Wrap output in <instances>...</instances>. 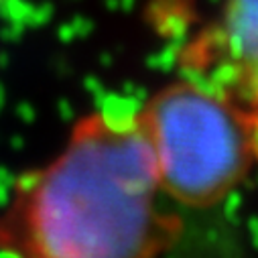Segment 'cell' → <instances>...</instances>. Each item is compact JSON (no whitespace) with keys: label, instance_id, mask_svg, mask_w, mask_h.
<instances>
[{"label":"cell","instance_id":"obj_1","mask_svg":"<svg viewBox=\"0 0 258 258\" xmlns=\"http://www.w3.org/2000/svg\"><path fill=\"white\" fill-rule=\"evenodd\" d=\"M137 106L76 122L68 143L23 175L0 214L13 258H159L181 234L167 208Z\"/></svg>","mask_w":258,"mask_h":258},{"label":"cell","instance_id":"obj_2","mask_svg":"<svg viewBox=\"0 0 258 258\" xmlns=\"http://www.w3.org/2000/svg\"><path fill=\"white\" fill-rule=\"evenodd\" d=\"M139 110L169 202L212 208L258 171V114L185 76Z\"/></svg>","mask_w":258,"mask_h":258},{"label":"cell","instance_id":"obj_3","mask_svg":"<svg viewBox=\"0 0 258 258\" xmlns=\"http://www.w3.org/2000/svg\"><path fill=\"white\" fill-rule=\"evenodd\" d=\"M179 61L185 78L258 114V0H220Z\"/></svg>","mask_w":258,"mask_h":258}]
</instances>
